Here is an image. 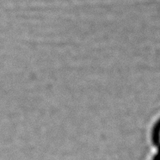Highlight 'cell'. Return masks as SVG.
<instances>
[{
	"label": "cell",
	"instance_id": "6da1fadb",
	"mask_svg": "<svg viewBox=\"0 0 160 160\" xmlns=\"http://www.w3.org/2000/svg\"><path fill=\"white\" fill-rule=\"evenodd\" d=\"M155 139H156L157 143H158V146H159L160 148V123L157 127L156 137H155Z\"/></svg>",
	"mask_w": 160,
	"mask_h": 160
},
{
	"label": "cell",
	"instance_id": "7a4b0ae2",
	"mask_svg": "<svg viewBox=\"0 0 160 160\" xmlns=\"http://www.w3.org/2000/svg\"><path fill=\"white\" fill-rule=\"evenodd\" d=\"M155 160H160V153H159V155L157 157V158Z\"/></svg>",
	"mask_w": 160,
	"mask_h": 160
}]
</instances>
